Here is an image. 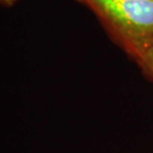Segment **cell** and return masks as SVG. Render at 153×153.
<instances>
[{"instance_id":"6da1fadb","label":"cell","mask_w":153,"mask_h":153,"mask_svg":"<svg viewBox=\"0 0 153 153\" xmlns=\"http://www.w3.org/2000/svg\"><path fill=\"white\" fill-rule=\"evenodd\" d=\"M134 57L153 36V0H82Z\"/></svg>"},{"instance_id":"7a4b0ae2","label":"cell","mask_w":153,"mask_h":153,"mask_svg":"<svg viewBox=\"0 0 153 153\" xmlns=\"http://www.w3.org/2000/svg\"><path fill=\"white\" fill-rule=\"evenodd\" d=\"M135 58L153 77V36L141 47Z\"/></svg>"},{"instance_id":"3957f363","label":"cell","mask_w":153,"mask_h":153,"mask_svg":"<svg viewBox=\"0 0 153 153\" xmlns=\"http://www.w3.org/2000/svg\"><path fill=\"white\" fill-rule=\"evenodd\" d=\"M16 0H5V4L6 5H11L12 3H14Z\"/></svg>"},{"instance_id":"277c9868","label":"cell","mask_w":153,"mask_h":153,"mask_svg":"<svg viewBox=\"0 0 153 153\" xmlns=\"http://www.w3.org/2000/svg\"><path fill=\"white\" fill-rule=\"evenodd\" d=\"M0 3L1 4H5V0H0Z\"/></svg>"}]
</instances>
